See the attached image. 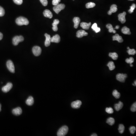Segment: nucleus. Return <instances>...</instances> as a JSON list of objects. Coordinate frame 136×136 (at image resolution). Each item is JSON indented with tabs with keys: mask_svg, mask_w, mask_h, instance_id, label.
I'll use <instances>...</instances> for the list:
<instances>
[{
	"mask_svg": "<svg viewBox=\"0 0 136 136\" xmlns=\"http://www.w3.org/2000/svg\"><path fill=\"white\" fill-rule=\"evenodd\" d=\"M16 22L19 26L28 25L29 24V21L26 17H19L16 20Z\"/></svg>",
	"mask_w": 136,
	"mask_h": 136,
	"instance_id": "1",
	"label": "nucleus"
},
{
	"mask_svg": "<svg viewBox=\"0 0 136 136\" xmlns=\"http://www.w3.org/2000/svg\"><path fill=\"white\" fill-rule=\"evenodd\" d=\"M68 131V127L66 126H64L61 127L58 130L57 132L58 136H64L67 134Z\"/></svg>",
	"mask_w": 136,
	"mask_h": 136,
	"instance_id": "2",
	"label": "nucleus"
},
{
	"mask_svg": "<svg viewBox=\"0 0 136 136\" xmlns=\"http://www.w3.org/2000/svg\"><path fill=\"white\" fill-rule=\"evenodd\" d=\"M65 5L63 4H58L54 6L53 8V10L56 13L58 14L62 10L64 9Z\"/></svg>",
	"mask_w": 136,
	"mask_h": 136,
	"instance_id": "3",
	"label": "nucleus"
},
{
	"mask_svg": "<svg viewBox=\"0 0 136 136\" xmlns=\"http://www.w3.org/2000/svg\"><path fill=\"white\" fill-rule=\"evenodd\" d=\"M24 40V38L22 36H16L13 39V44L17 45L20 42H22Z\"/></svg>",
	"mask_w": 136,
	"mask_h": 136,
	"instance_id": "4",
	"label": "nucleus"
},
{
	"mask_svg": "<svg viewBox=\"0 0 136 136\" xmlns=\"http://www.w3.org/2000/svg\"><path fill=\"white\" fill-rule=\"evenodd\" d=\"M6 66L10 72L12 73H15V67L13 63L11 60H8L6 63Z\"/></svg>",
	"mask_w": 136,
	"mask_h": 136,
	"instance_id": "5",
	"label": "nucleus"
},
{
	"mask_svg": "<svg viewBox=\"0 0 136 136\" xmlns=\"http://www.w3.org/2000/svg\"><path fill=\"white\" fill-rule=\"evenodd\" d=\"M127 77V74H126L118 73L116 75V78L118 81L122 83H124Z\"/></svg>",
	"mask_w": 136,
	"mask_h": 136,
	"instance_id": "6",
	"label": "nucleus"
},
{
	"mask_svg": "<svg viewBox=\"0 0 136 136\" xmlns=\"http://www.w3.org/2000/svg\"><path fill=\"white\" fill-rule=\"evenodd\" d=\"M32 52L34 55L36 56H38L41 54L42 50L41 47L39 46L34 47L32 49Z\"/></svg>",
	"mask_w": 136,
	"mask_h": 136,
	"instance_id": "7",
	"label": "nucleus"
},
{
	"mask_svg": "<svg viewBox=\"0 0 136 136\" xmlns=\"http://www.w3.org/2000/svg\"><path fill=\"white\" fill-rule=\"evenodd\" d=\"M12 87H13L12 84L11 83H8L5 85L2 88V91L4 93L8 92L9 91H10L12 89Z\"/></svg>",
	"mask_w": 136,
	"mask_h": 136,
	"instance_id": "8",
	"label": "nucleus"
},
{
	"mask_svg": "<svg viewBox=\"0 0 136 136\" xmlns=\"http://www.w3.org/2000/svg\"><path fill=\"white\" fill-rule=\"evenodd\" d=\"M126 15V12H124L122 13H120L118 16V20L119 21H120L122 24H124L126 22V19L125 16Z\"/></svg>",
	"mask_w": 136,
	"mask_h": 136,
	"instance_id": "9",
	"label": "nucleus"
},
{
	"mask_svg": "<svg viewBox=\"0 0 136 136\" xmlns=\"http://www.w3.org/2000/svg\"><path fill=\"white\" fill-rule=\"evenodd\" d=\"M82 104V102L80 100H76L73 102L71 104V106L73 109H78L80 108Z\"/></svg>",
	"mask_w": 136,
	"mask_h": 136,
	"instance_id": "10",
	"label": "nucleus"
},
{
	"mask_svg": "<svg viewBox=\"0 0 136 136\" xmlns=\"http://www.w3.org/2000/svg\"><path fill=\"white\" fill-rule=\"evenodd\" d=\"M88 33L84 30H78L76 33V36L78 38H81L83 36L88 35Z\"/></svg>",
	"mask_w": 136,
	"mask_h": 136,
	"instance_id": "11",
	"label": "nucleus"
},
{
	"mask_svg": "<svg viewBox=\"0 0 136 136\" xmlns=\"http://www.w3.org/2000/svg\"><path fill=\"white\" fill-rule=\"evenodd\" d=\"M22 109L21 107H17V108H15L12 110V113L13 114L16 116H19L21 115L22 113Z\"/></svg>",
	"mask_w": 136,
	"mask_h": 136,
	"instance_id": "12",
	"label": "nucleus"
},
{
	"mask_svg": "<svg viewBox=\"0 0 136 136\" xmlns=\"http://www.w3.org/2000/svg\"><path fill=\"white\" fill-rule=\"evenodd\" d=\"M45 47L49 46V45H50L51 43V41H50V39H51V36L50 35L47 34V33H45Z\"/></svg>",
	"mask_w": 136,
	"mask_h": 136,
	"instance_id": "13",
	"label": "nucleus"
},
{
	"mask_svg": "<svg viewBox=\"0 0 136 136\" xmlns=\"http://www.w3.org/2000/svg\"><path fill=\"white\" fill-rule=\"evenodd\" d=\"M118 9H117V6L116 5H112L110 7V10L108 11V15H112V13H115L117 11Z\"/></svg>",
	"mask_w": 136,
	"mask_h": 136,
	"instance_id": "14",
	"label": "nucleus"
},
{
	"mask_svg": "<svg viewBox=\"0 0 136 136\" xmlns=\"http://www.w3.org/2000/svg\"><path fill=\"white\" fill-rule=\"evenodd\" d=\"M60 37L58 35L54 36L53 37H51V42L59 43L60 41Z\"/></svg>",
	"mask_w": 136,
	"mask_h": 136,
	"instance_id": "15",
	"label": "nucleus"
},
{
	"mask_svg": "<svg viewBox=\"0 0 136 136\" xmlns=\"http://www.w3.org/2000/svg\"><path fill=\"white\" fill-rule=\"evenodd\" d=\"M113 41H118L120 43L122 42L123 41V39H122V37L118 34H115V35L113 36Z\"/></svg>",
	"mask_w": 136,
	"mask_h": 136,
	"instance_id": "16",
	"label": "nucleus"
},
{
	"mask_svg": "<svg viewBox=\"0 0 136 136\" xmlns=\"http://www.w3.org/2000/svg\"><path fill=\"white\" fill-rule=\"evenodd\" d=\"M43 14L45 17H48L50 19H51L53 17L52 13L48 10H44Z\"/></svg>",
	"mask_w": 136,
	"mask_h": 136,
	"instance_id": "17",
	"label": "nucleus"
},
{
	"mask_svg": "<svg viewBox=\"0 0 136 136\" xmlns=\"http://www.w3.org/2000/svg\"><path fill=\"white\" fill-rule=\"evenodd\" d=\"M91 25V23L90 22L89 23H87L83 22L81 23L80 24V26L84 30H88L90 28V26Z\"/></svg>",
	"mask_w": 136,
	"mask_h": 136,
	"instance_id": "18",
	"label": "nucleus"
},
{
	"mask_svg": "<svg viewBox=\"0 0 136 136\" xmlns=\"http://www.w3.org/2000/svg\"><path fill=\"white\" fill-rule=\"evenodd\" d=\"M59 21L58 19H55L54 21L53 22L52 24V26H53V30L55 31H56L58 30V25L59 24Z\"/></svg>",
	"mask_w": 136,
	"mask_h": 136,
	"instance_id": "19",
	"label": "nucleus"
},
{
	"mask_svg": "<svg viewBox=\"0 0 136 136\" xmlns=\"http://www.w3.org/2000/svg\"><path fill=\"white\" fill-rule=\"evenodd\" d=\"M80 18L78 17H75L73 19V21L74 23V28H77L79 26V24L80 23Z\"/></svg>",
	"mask_w": 136,
	"mask_h": 136,
	"instance_id": "20",
	"label": "nucleus"
},
{
	"mask_svg": "<svg viewBox=\"0 0 136 136\" xmlns=\"http://www.w3.org/2000/svg\"><path fill=\"white\" fill-rule=\"evenodd\" d=\"M34 102V101L33 98L31 96H29L26 101V103L27 105L29 106L33 105Z\"/></svg>",
	"mask_w": 136,
	"mask_h": 136,
	"instance_id": "21",
	"label": "nucleus"
},
{
	"mask_svg": "<svg viewBox=\"0 0 136 136\" xmlns=\"http://www.w3.org/2000/svg\"><path fill=\"white\" fill-rule=\"evenodd\" d=\"M123 106V104L121 101L119 102L118 104H116L115 105V109L116 110L118 111L121 109H122Z\"/></svg>",
	"mask_w": 136,
	"mask_h": 136,
	"instance_id": "22",
	"label": "nucleus"
},
{
	"mask_svg": "<svg viewBox=\"0 0 136 136\" xmlns=\"http://www.w3.org/2000/svg\"><path fill=\"white\" fill-rule=\"evenodd\" d=\"M122 32L125 35H130L131 34L130 29L127 26H124L121 30Z\"/></svg>",
	"mask_w": 136,
	"mask_h": 136,
	"instance_id": "23",
	"label": "nucleus"
},
{
	"mask_svg": "<svg viewBox=\"0 0 136 136\" xmlns=\"http://www.w3.org/2000/svg\"><path fill=\"white\" fill-rule=\"evenodd\" d=\"M107 28L109 29V31L110 33H116V31L114 30V28L110 24H108L106 25Z\"/></svg>",
	"mask_w": 136,
	"mask_h": 136,
	"instance_id": "24",
	"label": "nucleus"
},
{
	"mask_svg": "<svg viewBox=\"0 0 136 136\" xmlns=\"http://www.w3.org/2000/svg\"><path fill=\"white\" fill-rule=\"evenodd\" d=\"M92 29L96 33H98L101 30V29L97 26V24L96 23H94L93 25L92 26Z\"/></svg>",
	"mask_w": 136,
	"mask_h": 136,
	"instance_id": "25",
	"label": "nucleus"
},
{
	"mask_svg": "<svg viewBox=\"0 0 136 136\" xmlns=\"http://www.w3.org/2000/svg\"><path fill=\"white\" fill-rule=\"evenodd\" d=\"M107 66L109 67V69L111 71L114 70L115 68L114 63L112 61H110V62H109L107 64Z\"/></svg>",
	"mask_w": 136,
	"mask_h": 136,
	"instance_id": "26",
	"label": "nucleus"
},
{
	"mask_svg": "<svg viewBox=\"0 0 136 136\" xmlns=\"http://www.w3.org/2000/svg\"><path fill=\"white\" fill-rule=\"evenodd\" d=\"M106 122H107V123L109 125H110V126H112L113 125V124H114L115 121L114 119L113 118L110 117V118H109L107 119Z\"/></svg>",
	"mask_w": 136,
	"mask_h": 136,
	"instance_id": "27",
	"label": "nucleus"
},
{
	"mask_svg": "<svg viewBox=\"0 0 136 136\" xmlns=\"http://www.w3.org/2000/svg\"><path fill=\"white\" fill-rule=\"evenodd\" d=\"M109 56L112 58L113 60H117L118 58V55L116 53H110L109 54Z\"/></svg>",
	"mask_w": 136,
	"mask_h": 136,
	"instance_id": "28",
	"label": "nucleus"
},
{
	"mask_svg": "<svg viewBox=\"0 0 136 136\" xmlns=\"http://www.w3.org/2000/svg\"><path fill=\"white\" fill-rule=\"evenodd\" d=\"M113 95L116 99H118L120 97V93L118 92L117 90H115L113 92Z\"/></svg>",
	"mask_w": 136,
	"mask_h": 136,
	"instance_id": "29",
	"label": "nucleus"
},
{
	"mask_svg": "<svg viewBox=\"0 0 136 136\" xmlns=\"http://www.w3.org/2000/svg\"><path fill=\"white\" fill-rule=\"evenodd\" d=\"M125 130V127L123 124H120L118 127V131L120 133H122Z\"/></svg>",
	"mask_w": 136,
	"mask_h": 136,
	"instance_id": "30",
	"label": "nucleus"
},
{
	"mask_svg": "<svg viewBox=\"0 0 136 136\" xmlns=\"http://www.w3.org/2000/svg\"><path fill=\"white\" fill-rule=\"evenodd\" d=\"M96 5L93 2H89L86 4V7L87 8H92L95 6Z\"/></svg>",
	"mask_w": 136,
	"mask_h": 136,
	"instance_id": "31",
	"label": "nucleus"
},
{
	"mask_svg": "<svg viewBox=\"0 0 136 136\" xmlns=\"http://www.w3.org/2000/svg\"><path fill=\"white\" fill-rule=\"evenodd\" d=\"M127 52L128 53L129 55H135L136 53V51L134 49H129L127 51Z\"/></svg>",
	"mask_w": 136,
	"mask_h": 136,
	"instance_id": "32",
	"label": "nucleus"
},
{
	"mask_svg": "<svg viewBox=\"0 0 136 136\" xmlns=\"http://www.w3.org/2000/svg\"><path fill=\"white\" fill-rule=\"evenodd\" d=\"M134 61V59L132 57H130L129 58H127L126 60V62L127 63H130V64L133 63Z\"/></svg>",
	"mask_w": 136,
	"mask_h": 136,
	"instance_id": "33",
	"label": "nucleus"
},
{
	"mask_svg": "<svg viewBox=\"0 0 136 136\" xmlns=\"http://www.w3.org/2000/svg\"><path fill=\"white\" fill-rule=\"evenodd\" d=\"M136 4H133L130 7V9H129V10L128 11L129 13H131L133 12L134 10L136 8Z\"/></svg>",
	"mask_w": 136,
	"mask_h": 136,
	"instance_id": "34",
	"label": "nucleus"
},
{
	"mask_svg": "<svg viewBox=\"0 0 136 136\" xmlns=\"http://www.w3.org/2000/svg\"><path fill=\"white\" fill-rule=\"evenodd\" d=\"M105 111L106 112L109 114H112L113 113V110L112 107H109L106 108L105 109Z\"/></svg>",
	"mask_w": 136,
	"mask_h": 136,
	"instance_id": "35",
	"label": "nucleus"
},
{
	"mask_svg": "<svg viewBox=\"0 0 136 136\" xmlns=\"http://www.w3.org/2000/svg\"><path fill=\"white\" fill-rule=\"evenodd\" d=\"M136 129L135 126H131L129 128V131L131 134H134L136 131Z\"/></svg>",
	"mask_w": 136,
	"mask_h": 136,
	"instance_id": "36",
	"label": "nucleus"
},
{
	"mask_svg": "<svg viewBox=\"0 0 136 136\" xmlns=\"http://www.w3.org/2000/svg\"><path fill=\"white\" fill-rule=\"evenodd\" d=\"M5 13L4 9L3 8L0 6V17H2L4 15Z\"/></svg>",
	"mask_w": 136,
	"mask_h": 136,
	"instance_id": "37",
	"label": "nucleus"
},
{
	"mask_svg": "<svg viewBox=\"0 0 136 136\" xmlns=\"http://www.w3.org/2000/svg\"><path fill=\"white\" fill-rule=\"evenodd\" d=\"M131 110L132 112H136V102L133 104L131 107Z\"/></svg>",
	"mask_w": 136,
	"mask_h": 136,
	"instance_id": "38",
	"label": "nucleus"
},
{
	"mask_svg": "<svg viewBox=\"0 0 136 136\" xmlns=\"http://www.w3.org/2000/svg\"><path fill=\"white\" fill-rule=\"evenodd\" d=\"M15 4L19 5L22 4L23 0H13Z\"/></svg>",
	"mask_w": 136,
	"mask_h": 136,
	"instance_id": "39",
	"label": "nucleus"
},
{
	"mask_svg": "<svg viewBox=\"0 0 136 136\" xmlns=\"http://www.w3.org/2000/svg\"><path fill=\"white\" fill-rule=\"evenodd\" d=\"M61 0H53L52 4L53 5H56L59 4V3L61 2Z\"/></svg>",
	"mask_w": 136,
	"mask_h": 136,
	"instance_id": "40",
	"label": "nucleus"
},
{
	"mask_svg": "<svg viewBox=\"0 0 136 136\" xmlns=\"http://www.w3.org/2000/svg\"><path fill=\"white\" fill-rule=\"evenodd\" d=\"M41 3L44 6H46L48 4V1L47 0H40Z\"/></svg>",
	"mask_w": 136,
	"mask_h": 136,
	"instance_id": "41",
	"label": "nucleus"
},
{
	"mask_svg": "<svg viewBox=\"0 0 136 136\" xmlns=\"http://www.w3.org/2000/svg\"><path fill=\"white\" fill-rule=\"evenodd\" d=\"M3 34L1 33V32H0V40H2V38H3Z\"/></svg>",
	"mask_w": 136,
	"mask_h": 136,
	"instance_id": "42",
	"label": "nucleus"
},
{
	"mask_svg": "<svg viewBox=\"0 0 136 136\" xmlns=\"http://www.w3.org/2000/svg\"><path fill=\"white\" fill-rule=\"evenodd\" d=\"M119 28H120V26H116V27H115V28L116 29H119Z\"/></svg>",
	"mask_w": 136,
	"mask_h": 136,
	"instance_id": "43",
	"label": "nucleus"
},
{
	"mask_svg": "<svg viewBox=\"0 0 136 136\" xmlns=\"http://www.w3.org/2000/svg\"><path fill=\"white\" fill-rule=\"evenodd\" d=\"M97 136V135L96 134H93L92 135H91V136Z\"/></svg>",
	"mask_w": 136,
	"mask_h": 136,
	"instance_id": "44",
	"label": "nucleus"
},
{
	"mask_svg": "<svg viewBox=\"0 0 136 136\" xmlns=\"http://www.w3.org/2000/svg\"><path fill=\"white\" fill-rule=\"evenodd\" d=\"M1 111V105L0 104V112Z\"/></svg>",
	"mask_w": 136,
	"mask_h": 136,
	"instance_id": "45",
	"label": "nucleus"
},
{
	"mask_svg": "<svg viewBox=\"0 0 136 136\" xmlns=\"http://www.w3.org/2000/svg\"><path fill=\"white\" fill-rule=\"evenodd\" d=\"M134 84H135V86H136V81H135Z\"/></svg>",
	"mask_w": 136,
	"mask_h": 136,
	"instance_id": "46",
	"label": "nucleus"
},
{
	"mask_svg": "<svg viewBox=\"0 0 136 136\" xmlns=\"http://www.w3.org/2000/svg\"><path fill=\"white\" fill-rule=\"evenodd\" d=\"M130 66H131V67H132L133 66V65L131 64H130Z\"/></svg>",
	"mask_w": 136,
	"mask_h": 136,
	"instance_id": "47",
	"label": "nucleus"
},
{
	"mask_svg": "<svg viewBox=\"0 0 136 136\" xmlns=\"http://www.w3.org/2000/svg\"><path fill=\"white\" fill-rule=\"evenodd\" d=\"M127 49H130V48H129V47H127Z\"/></svg>",
	"mask_w": 136,
	"mask_h": 136,
	"instance_id": "48",
	"label": "nucleus"
},
{
	"mask_svg": "<svg viewBox=\"0 0 136 136\" xmlns=\"http://www.w3.org/2000/svg\"><path fill=\"white\" fill-rule=\"evenodd\" d=\"M131 0V1H133V0Z\"/></svg>",
	"mask_w": 136,
	"mask_h": 136,
	"instance_id": "49",
	"label": "nucleus"
}]
</instances>
